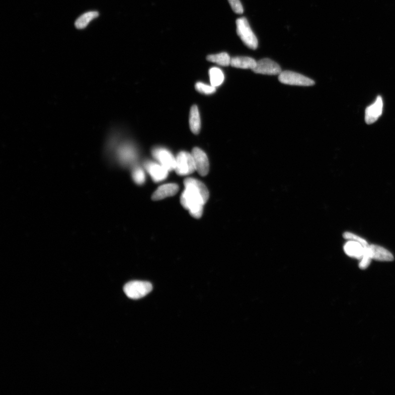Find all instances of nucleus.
<instances>
[{"label": "nucleus", "instance_id": "1", "mask_svg": "<svg viewBox=\"0 0 395 395\" xmlns=\"http://www.w3.org/2000/svg\"><path fill=\"white\" fill-rule=\"evenodd\" d=\"M184 190L181 194V203L194 218H201L204 205L208 201L209 193L205 184L194 178L184 181Z\"/></svg>", "mask_w": 395, "mask_h": 395}, {"label": "nucleus", "instance_id": "2", "mask_svg": "<svg viewBox=\"0 0 395 395\" xmlns=\"http://www.w3.org/2000/svg\"><path fill=\"white\" fill-rule=\"evenodd\" d=\"M236 26L237 33L245 45L250 49L256 50L258 46V40L247 19L245 17L237 19Z\"/></svg>", "mask_w": 395, "mask_h": 395}, {"label": "nucleus", "instance_id": "3", "mask_svg": "<svg viewBox=\"0 0 395 395\" xmlns=\"http://www.w3.org/2000/svg\"><path fill=\"white\" fill-rule=\"evenodd\" d=\"M152 284L149 282L134 281L126 284L124 291L126 296L132 299L145 297L152 291Z\"/></svg>", "mask_w": 395, "mask_h": 395}, {"label": "nucleus", "instance_id": "4", "mask_svg": "<svg viewBox=\"0 0 395 395\" xmlns=\"http://www.w3.org/2000/svg\"><path fill=\"white\" fill-rule=\"evenodd\" d=\"M278 80L286 85L292 86H312L315 81L301 74L292 71H283L279 75Z\"/></svg>", "mask_w": 395, "mask_h": 395}, {"label": "nucleus", "instance_id": "5", "mask_svg": "<svg viewBox=\"0 0 395 395\" xmlns=\"http://www.w3.org/2000/svg\"><path fill=\"white\" fill-rule=\"evenodd\" d=\"M175 170L178 175L187 176L196 170L193 158L187 152L179 153L176 158Z\"/></svg>", "mask_w": 395, "mask_h": 395}, {"label": "nucleus", "instance_id": "6", "mask_svg": "<svg viewBox=\"0 0 395 395\" xmlns=\"http://www.w3.org/2000/svg\"><path fill=\"white\" fill-rule=\"evenodd\" d=\"M252 71L256 74L270 76L279 75L282 72L280 65L269 59L257 61L256 67Z\"/></svg>", "mask_w": 395, "mask_h": 395}, {"label": "nucleus", "instance_id": "7", "mask_svg": "<svg viewBox=\"0 0 395 395\" xmlns=\"http://www.w3.org/2000/svg\"><path fill=\"white\" fill-rule=\"evenodd\" d=\"M152 155L159 164L165 167L168 171L175 170L176 158L170 151L164 148L158 147L153 150Z\"/></svg>", "mask_w": 395, "mask_h": 395}, {"label": "nucleus", "instance_id": "8", "mask_svg": "<svg viewBox=\"0 0 395 395\" xmlns=\"http://www.w3.org/2000/svg\"><path fill=\"white\" fill-rule=\"evenodd\" d=\"M191 154L196 166V170L201 176H206L209 171V162L207 155L203 151L197 147L193 149Z\"/></svg>", "mask_w": 395, "mask_h": 395}, {"label": "nucleus", "instance_id": "9", "mask_svg": "<svg viewBox=\"0 0 395 395\" xmlns=\"http://www.w3.org/2000/svg\"><path fill=\"white\" fill-rule=\"evenodd\" d=\"M145 167L155 182H159L166 179L168 171L160 164L152 161H147Z\"/></svg>", "mask_w": 395, "mask_h": 395}, {"label": "nucleus", "instance_id": "10", "mask_svg": "<svg viewBox=\"0 0 395 395\" xmlns=\"http://www.w3.org/2000/svg\"><path fill=\"white\" fill-rule=\"evenodd\" d=\"M383 108L382 98L378 96L375 103L367 108L365 112V120L368 124L375 123L381 117Z\"/></svg>", "mask_w": 395, "mask_h": 395}, {"label": "nucleus", "instance_id": "11", "mask_svg": "<svg viewBox=\"0 0 395 395\" xmlns=\"http://www.w3.org/2000/svg\"><path fill=\"white\" fill-rule=\"evenodd\" d=\"M368 248L372 260L387 262L393 261L394 260L392 252L382 246L376 244H369Z\"/></svg>", "mask_w": 395, "mask_h": 395}, {"label": "nucleus", "instance_id": "12", "mask_svg": "<svg viewBox=\"0 0 395 395\" xmlns=\"http://www.w3.org/2000/svg\"><path fill=\"white\" fill-rule=\"evenodd\" d=\"M179 187L175 183L164 184L158 188L152 196L154 201H160L167 197L174 196L178 191Z\"/></svg>", "mask_w": 395, "mask_h": 395}, {"label": "nucleus", "instance_id": "13", "mask_svg": "<svg viewBox=\"0 0 395 395\" xmlns=\"http://www.w3.org/2000/svg\"><path fill=\"white\" fill-rule=\"evenodd\" d=\"M366 247L359 241L348 240L344 245V250L347 256L360 260L364 254Z\"/></svg>", "mask_w": 395, "mask_h": 395}, {"label": "nucleus", "instance_id": "14", "mask_svg": "<svg viewBox=\"0 0 395 395\" xmlns=\"http://www.w3.org/2000/svg\"><path fill=\"white\" fill-rule=\"evenodd\" d=\"M256 63L257 61L251 57L237 56L232 58L231 66L240 69L252 70L256 67Z\"/></svg>", "mask_w": 395, "mask_h": 395}, {"label": "nucleus", "instance_id": "15", "mask_svg": "<svg viewBox=\"0 0 395 395\" xmlns=\"http://www.w3.org/2000/svg\"><path fill=\"white\" fill-rule=\"evenodd\" d=\"M189 126L193 134H199L201 128V122L197 105H193L191 109L189 114Z\"/></svg>", "mask_w": 395, "mask_h": 395}, {"label": "nucleus", "instance_id": "16", "mask_svg": "<svg viewBox=\"0 0 395 395\" xmlns=\"http://www.w3.org/2000/svg\"><path fill=\"white\" fill-rule=\"evenodd\" d=\"M98 16L99 13L97 11H89L83 13L76 21V27L78 29H85L92 20Z\"/></svg>", "mask_w": 395, "mask_h": 395}, {"label": "nucleus", "instance_id": "17", "mask_svg": "<svg viewBox=\"0 0 395 395\" xmlns=\"http://www.w3.org/2000/svg\"><path fill=\"white\" fill-rule=\"evenodd\" d=\"M209 73L211 85L217 87L222 85L225 79V76L222 71L218 68L214 67L211 68Z\"/></svg>", "mask_w": 395, "mask_h": 395}, {"label": "nucleus", "instance_id": "18", "mask_svg": "<svg viewBox=\"0 0 395 395\" xmlns=\"http://www.w3.org/2000/svg\"><path fill=\"white\" fill-rule=\"evenodd\" d=\"M207 59L209 62L217 63L221 66L231 65V58L226 52H221L218 54L210 55L207 56Z\"/></svg>", "mask_w": 395, "mask_h": 395}, {"label": "nucleus", "instance_id": "19", "mask_svg": "<svg viewBox=\"0 0 395 395\" xmlns=\"http://www.w3.org/2000/svg\"><path fill=\"white\" fill-rule=\"evenodd\" d=\"M134 181L136 184H143L146 181V175L143 169L140 167H136L132 173Z\"/></svg>", "mask_w": 395, "mask_h": 395}, {"label": "nucleus", "instance_id": "20", "mask_svg": "<svg viewBox=\"0 0 395 395\" xmlns=\"http://www.w3.org/2000/svg\"><path fill=\"white\" fill-rule=\"evenodd\" d=\"M368 245L365 247L364 254H363L359 264V268L361 270L367 269L369 266L370 265L372 260L368 248Z\"/></svg>", "mask_w": 395, "mask_h": 395}, {"label": "nucleus", "instance_id": "21", "mask_svg": "<svg viewBox=\"0 0 395 395\" xmlns=\"http://www.w3.org/2000/svg\"><path fill=\"white\" fill-rule=\"evenodd\" d=\"M195 87L197 91L205 94H213L216 91V87L202 82H197Z\"/></svg>", "mask_w": 395, "mask_h": 395}, {"label": "nucleus", "instance_id": "22", "mask_svg": "<svg viewBox=\"0 0 395 395\" xmlns=\"http://www.w3.org/2000/svg\"><path fill=\"white\" fill-rule=\"evenodd\" d=\"M343 237L346 240L359 241L365 246H367L369 245L366 240L361 238V237L359 236L349 233V232H346V233L343 234Z\"/></svg>", "mask_w": 395, "mask_h": 395}, {"label": "nucleus", "instance_id": "23", "mask_svg": "<svg viewBox=\"0 0 395 395\" xmlns=\"http://www.w3.org/2000/svg\"><path fill=\"white\" fill-rule=\"evenodd\" d=\"M230 6L237 14H242L244 12V9L240 0H228Z\"/></svg>", "mask_w": 395, "mask_h": 395}]
</instances>
